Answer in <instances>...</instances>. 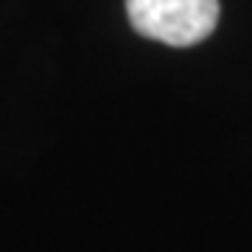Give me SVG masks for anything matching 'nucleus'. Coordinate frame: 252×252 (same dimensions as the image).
Here are the masks:
<instances>
[{
    "label": "nucleus",
    "instance_id": "obj_1",
    "mask_svg": "<svg viewBox=\"0 0 252 252\" xmlns=\"http://www.w3.org/2000/svg\"><path fill=\"white\" fill-rule=\"evenodd\" d=\"M126 14L146 39L188 48L216 31L219 0H126Z\"/></svg>",
    "mask_w": 252,
    "mask_h": 252
}]
</instances>
